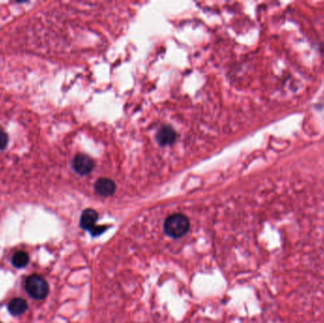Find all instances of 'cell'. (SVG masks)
Here are the masks:
<instances>
[{
	"label": "cell",
	"mask_w": 324,
	"mask_h": 323,
	"mask_svg": "<svg viewBox=\"0 0 324 323\" xmlns=\"http://www.w3.org/2000/svg\"><path fill=\"white\" fill-rule=\"evenodd\" d=\"M190 228V221L185 215L177 213L170 215L164 222V231L173 238L186 234Z\"/></svg>",
	"instance_id": "1"
},
{
	"label": "cell",
	"mask_w": 324,
	"mask_h": 323,
	"mask_svg": "<svg viewBox=\"0 0 324 323\" xmlns=\"http://www.w3.org/2000/svg\"><path fill=\"white\" fill-rule=\"evenodd\" d=\"M26 290L33 299H43L48 296L49 288L45 279L39 275L33 274L26 281Z\"/></svg>",
	"instance_id": "2"
},
{
	"label": "cell",
	"mask_w": 324,
	"mask_h": 323,
	"mask_svg": "<svg viewBox=\"0 0 324 323\" xmlns=\"http://www.w3.org/2000/svg\"><path fill=\"white\" fill-rule=\"evenodd\" d=\"M93 159L85 153H78L75 155L72 162V167L76 173L81 176H86L94 169Z\"/></svg>",
	"instance_id": "3"
},
{
	"label": "cell",
	"mask_w": 324,
	"mask_h": 323,
	"mask_svg": "<svg viewBox=\"0 0 324 323\" xmlns=\"http://www.w3.org/2000/svg\"><path fill=\"white\" fill-rule=\"evenodd\" d=\"M94 188H95L96 193L99 195L107 197L115 194L117 186L113 180H111L109 178H99L96 181Z\"/></svg>",
	"instance_id": "4"
},
{
	"label": "cell",
	"mask_w": 324,
	"mask_h": 323,
	"mask_svg": "<svg viewBox=\"0 0 324 323\" xmlns=\"http://www.w3.org/2000/svg\"><path fill=\"white\" fill-rule=\"evenodd\" d=\"M99 218L98 212L95 210L92 209H87L84 210L82 215H81V220H80V226L82 228L89 230L90 232L94 229L97 225V221Z\"/></svg>",
	"instance_id": "5"
},
{
	"label": "cell",
	"mask_w": 324,
	"mask_h": 323,
	"mask_svg": "<svg viewBox=\"0 0 324 323\" xmlns=\"http://www.w3.org/2000/svg\"><path fill=\"white\" fill-rule=\"evenodd\" d=\"M156 138L159 145H171L176 139V132L171 126L166 125L158 130Z\"/></svg>",
	"instance_id": "6"
},
{
	"label": "cell",
	"mask_w": 324,
	"mask_h": 323,
	"mask_svg": "<svg viewBox=\"0 0 324 323\" xmlns=\"http://www.w3.org/2000/svg\"><path fill=\"white\" fill-rule=\"evenodd\" d=\"M9 311L13 315H23L28 309L27 301L20 298L12 299L9 303Z\"/></svg>",
	"instance_id": "7"
},
{
	"label": "cell",
	"mask_w": 324,
	"mask_h": 323,
	"mask_svg": "<svg viewBox=\"0 0 324 323\" xmlns=\"http://www.w3.org/2000/svg\"><path fill=\"white\" fill-rule=\"evenodd\" d=\"M12 262L16 268H23L29 263V256L24 251H17L13 256Z\"/></svg>",
	"instance_id": "8"
},
{
	"label": "cell",
	"mask_w": 324,
	"mask_h": 323,
	"mask_svg": "<svg viewBox=\"0 0 324 323\" xmlns=\"http://www.w3.org/2000/svg\"><path fill=\"white\" fill-rule=\"evenodd\" d=\"M7 144H8V135L0 127V150L5 149Z\"/></svg>",
	"instance_id": "9"
}]
</instances>
